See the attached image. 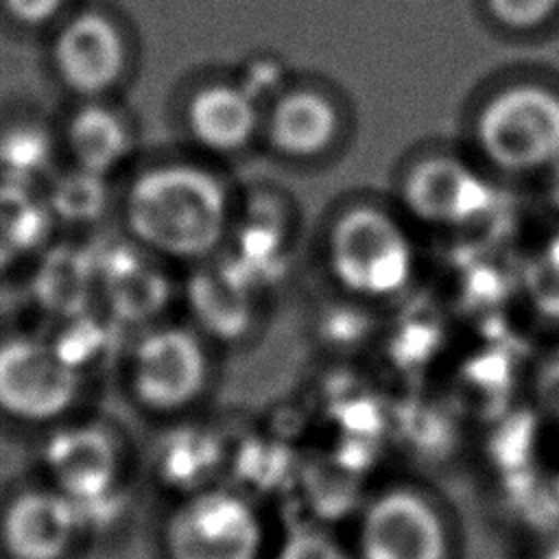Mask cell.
<instances>
[{
	"instance_id": "obj_3",
	"label": "cell",
	"mask_w": 559,
	"mask_h": 559,
	"mask_svg": "<svg viewBox=\"0 0 559 559\" xmlns=\"http://www.w3.org/2000/svg\"><path fill=\"white\" fill-rule=\"evenodd\" d=\"M476 142L502 170L550 168L559 162V94L537 83L498 92L480 107Z\"/></svg>"
},
{
	"instance_id": "obj_19",
	"label": "cell",
	"mask_w": 559,
	"mask_h": 559,
	"mask_svg": "<svg viewBox=\"0 0 559 559\" xmlns=\"http://www.w3.org/2000/svg\"><path fill=\"white\" fill-rule=\"evenodd\" d=\"M105 199L107 190L103 186V175L87 168L63 177L52 192L55 210L68 221H90L98 216Z\"/></svg>"
},
{
	"instance_id": "obj_6",
	"label": "cell",
	"mask_w": 559,
	"mask_h": 559,
	"mask_svg": "<svg viewBox=\"0 0 559 559\" xmlns=\"http://www.w3.org/2000/svg\"><path fill=\"white\" fill-rule=\"evenodd\" d=\"M207 378V352L199 336L183 328L153 330L131 354V393L153 413L188 408L205 391Z\"/></svg>"
},
{
	"instance_id": "obj_26",
	"label": "cell",
	"mask_w": 559,
	"mask_h": 559,
	"mask_svg": "<svg viewBox=\"0 0 559 559\" xmlns=\"http://www.w3.org/2000/svg\"><path fill=\"white\" fill-rule=\"evenodd\" d=\"M548 192H550V201L559 207V162H555L550 166V183H548Z\"/></svg>"
},
{
	"instance_id": "obj_24",
	"label": "cell",
	"mask_w": 559,
	"mask_h": 559,
	"mask_svg": "<svg viewBox=\"0 0 559 559\" xmlns=\"http://www.w3.org/2000/svg\"><path fill=\"white\" fill-rule=\"evenodd\" d=\"M9 13L26 24L48 20L61 4V0H4Z\"/></svg>"
},
{
	"instance_id": "obj_4",
	"label": "cell",
	"mask_w": 559,
	"mask_h": 559,
	"mask_svg": "<svg viewBox=\"0 0 559 559\" xmlns=\"http://www.w3.org/2000/svg\"><path fill=\"white\" fill-rule=\"evenodd\" d=\"M162 542L166 559H260L264 528L245 496L205 487L170 511Z\"/></svg>"
},
{
	"instance_id": "obj_20",
	"label": "cell",
	"mask_w": 559,
	"mask_h": 559,
	"mask_svg": "<svg viewBox=\"0 0 559 559\" xmlns=\"http://www.w3.org/2000/svg\"><path fill=\"white\" fill-rule=\"evenodd\" d=\"M275 559H354L332 535L319 528H297L284 537Z\"/></svg>"
},
{
	"instance_id": "obj_11",
	"label": "cell",
	"mask_w": 559,
	"mask_h": 559,
	"mask_svg": "<svg viewBox=\"0 0 559 559\" xmlns=\"http://www.w3.org/2000/svg\"><path fill=\"white\" fill-rule=\"evenodd\" d=\"M63 81L83 94H98L116 83L124 68V44L118 28L98 13L72 20L55 44Z\"/></svg>"
},
{
	"instance_id": "obj_27",
	"label": "cell",
	"mask_w": 559,
	"mask_h": 559,
	"mask_svg": "<svg viewBox=\"0 0 559 559\" xmlns=\"http://www.w3.org/2000/svg\"><path fill=\"white\" fill-rule=\"evenodd\" d=\"M546 559H559V546H557V548H555Z\"/></svg>"
},
{
	"instance_id": "obj_25",
	"label": "cell",
	"mask_w": 559,
	"mask_h": 559,
	"mask_svg": "<svg viewBox=\"0 0 559 559\" xmlns=\"http://www.w3.org/2000/svg\"><path fill=\"white\" fill-rule=\"evenodd\" d=\"M542 395L559 413V360H555L550 367H546L542 376Z\"/></svg>"
},
{
	"instance_id": "obj_13",
	"label": "cell",
	"mask_w": 559,
	"mask_h": 559,
	"mask_svg": "<svg viewBox=\"0 0 559 559\" xmlns=\"http://www.w3.org/2000/svg\"><path fill=\"white\" fill-rule=\"evenodd\" d=\"M338 111L334 103L312 90H293L275 98L269 114V140L288 157L323 153L336 138Z\"/></svg>"
},
{
	"instance_id": "obj_15",
	"label": "cell",
	"mask_w": 559,
	"mask_h": 559,
	"mask_svg": "<svg viewBox=\"0 0 559 559\" xmlns=\"http://www.w3.org/2000/svg\"><path fill=\"white\" fill-rule=\"evenodd\" d=\"M197 321L216 336L236 338L251 323V304L240 277L231 273H203L190 286Z\"/></svg>"
},
{
	"instance_id": "obj_1",
	"label": "cell",
	"mask_w": 559,
	"mask_h": 559,
	"mask_svg": "<svg viewBox=\"0 0 559 559\" xmlns=\"http://www.w3.org/2000/svg\"><path fill=\"white\" fill-rule=\"evenodd\" d=\"M127 221L148 249L179 260L212 253L229 223V197L207 170L170 164L135 179L127 199Z\"/></svg>"
},
{
	"instance_id": "obj_22",
	"label": "cell",
	"mask_w": 559,
	"mask_h": 559,
	"mask_svg": "<svg viewBox=\"0 0 559 559\" xmlns=\"http://www.w3.org/2000/svg\"><path fill=\"white\" fill-rule=\"evenodd\" d=\"M46 155H48V146L44 135L26 129L11 133L0 146V157L4 166L17 173L20 177L41 168V164L46 162Z\"/></svg>"
},
{
	"instance_id": "obj_7",
	"label": "cell",
	"mask_w": 559,
	"mask_h": 559,
	"mask_svg": "<svg viewBox=\"0 0 559 559\" xmlns=\"http://www.w3.org/2000/svg\"><path fill=\"white\" fill-rule=\"evenodd\" d=\"M360 559H448L450 535L439 509L413 489H389L362 511Z\"/></svg>"
},
{
	"instance_id": "obj_2",
	"label": "cell",
	"mask_w": 559,
	"mask_h": 559,
	"mask_svg": "<svg viewBox=\"0 0 559 559\" xmlns=\"http://www.w3.org/2000/svg\"><path fill=\"white\" fill-rule=\"evenodd\" d=\"M413 245L389 214L358 205L343 212L328 236V264L336 282L360 297H391L413 273Z\"/></svg>"
},
{
	"instance_id": "obj_14",
	"label": "cell",
	"mask_w": 559,
	"mask_h": 559,
	"mask_svg": "<svg viewBox=\"0 0 559 559\" xmlns=\"http://www.w3.org/2000/svg\"><path fill=\"white\" fill-rule=\"evenodd\" d=\"M223 448L210 430L186 428L170 435L157 450V472L170 487L183 489L186 496L210 487L214 472L221 467Z\"/></svg>"
},
{
	"instance_id": "obj_9",
	"label": "cell",
	"mask_w": 559,
	"mask_h": 559,
	"mask_svg": "<svg viewBox=\"0 0 559 559\" xmlns=\"http://www.w3.org/2000/svg\"><path fill=\"white\" fill-rule=\"evenodd\" d=\"M402 199L415 218L454 227L483 216L493 203V192L469 166L452 157H430L411 168Z\"/></svg>"
},
{
	"instance_id": "obj_8",
	"label": "cell",
	"mask_w": 559,
	"mask_h": 559,
	"mask_svg": "<svg viewBox=\"0 0 559 559\" xmlns=\"http://www.w3.org/2000/svg\"><path fill=\"white\" fill-rule=\"evenodd\" d=\"M41 463L52 489L74 504H92L111 496L118 483L120 452L109 430L76 424L48 437Z\"/></svg>"
},
{
	"instance_id": "obj_12",
	"label": "cell",
	"mask_w": 559,
	"mask_h": 559,
	"mask_svg": "<svg viewBox=\"0 0 559 559\" xmlns=\"http://www.w3.org/2000/svg\"><path fill=\"white\" fill-rule=\"evenodd\" d=\"M186 124L203 148L236 153L258 131V100L240 83L205 85L190 98Z\"/></svg>"
},
{
	"instance_id": "obj_16",
	"label": "cell",
	"mask_w": 559,
	"mask_h": 559,
	"mask_svg": "<svg viewBox=\"0 0 559 559\" xmlns=\"http://www.w3.org/2000/svg\"><path fill=\"white\" fill-rule=\"evenodd\" d=\"M68 142L81 168L98 175L111 170L129 151L124 122L103 107L81 109L70 122Z\"/></svg>"
},
{
	"instance_id": "obj_17",
	"label": "cell",
	"mask_w": 559,
	"mask_h": 559,
	"mask_svg": "<svg viewBox=\"0 0 559 559\" xmlns=\"http://www.w3.org/2000/svg\"><path fill=\"white\" fill-rule=\"evenodd\" d=\"M46 229L41 207L26 190L13 183L0 186V269L33 249Z\"/></svg>"
},
{
	"instance_id": "obj_5",
	"label": "cell",
	"mask_w": 559,
	"mask_h": 559,
	"mask_svg": "<svg viewBox=\"0 0 559 559\" xmlns=\"http://www.w3.org/2000/svg\"><path fill=\"white\" fill-rule=\"evenodd\" d=\"M79 369L55 343L15 336L0 343V411L13 419H59L79 395Z\"/></svg>"
},
{
	"instance_id": "obj_21",
	"label": "cell",
	"mask_w": 559,
	"mask_h": 559,
	"mask_svg": "<svg viewBox=\"0 0 559 559\" xmlns=\"http://www.w3.org/2000/svg\"><path fill=\"white\" fill-rule=\"evenodd\" d=\"M493 20L513 31L542 26L559 7V0H487Z\"/></svg>"
},
{
	"instance_id": "obj_18",
	"label": "cell",
	"mask_w": 559,
	"mask_h": 559,
	"mask_svg": "<svg viewBox=\"0 0 559 559\" xmlns=\"http://www.w3.org/2000/svg\"><path fill=\"white\" fill-rule=\"evenodd\" d=\"M37 295L52 310H76L85 295V271L72 253H55L39 275Z\"/></svg>"
},
{
	"instance_id": "obj_10",
	"label": "cell",
	"mask_w": 559,
	"mask_h": 559,
	"mask_svg": "<svg viewBox=\"0 0 559 559\" xmlns=\"http://www.w3.org/2000/svg\"><path fill=\"white\" fill-rule=\"evenodd\" d=\"M83 531L76 504L57 489L17 493L0 518L7 559H63Z\"/></svg>"
},
{
	"instance_id": "obj_23",
	"label": "cell",
	"mask_w": 559,
	"mask_h": 559,
	"mask_svg": "<svg viewBox=\"0 0 559 559\" xmlns=\"http://www.w3.org/2000/svg\"><path fill=\"white\" fill-rule=\"evenodd\" d=\"M533 288L544 308L559 310V236L546 245Z\"/></svg>"
}]
</instances>
